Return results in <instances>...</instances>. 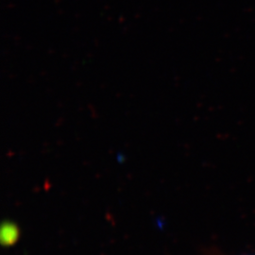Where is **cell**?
<instances>
[{
  "mask_svg": "<svg viewBox=\"0 0 255 255\" xmlns=\"http://www.w3.org/2000/svg\"><path fill=\"white\" fill-rule=\"evenodd\" d=\"M19 228L12 221H4L0 230V242L2 246L9 247L14 245L18 240Z\"/></svg>",
  "mask_w": 255,
  "mask_h": 255,
  "instance_id": "obj_1",
  "label": "cell"
}]
</instances>
